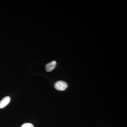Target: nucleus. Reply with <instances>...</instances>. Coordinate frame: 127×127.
<instances>
[{
  "label": "nucleus",
  "instance_id": "obj_3",
  "mask_svg": "<svg viewBox=\"0 0 127 127\" xmlns=\"http://www.w3.org/2000/svg\"><path fill=\"white\" fill-rule=\"evenodd\" d=\"M57 62L56 61H53L46 65V71L47 72H50L53 70L56 67Z\"/></svg>",
  "mask_w": 127,
  "mask_h": 127
},
{
  "label": "nucleus",
  "instance_id": "obj_1",
  "mask_svg": "<svg viewBox=\"0 0 127 127\" xmlns=\"http://www.w3.org/2000/svg\"><path fill=\"white\" fill-rule=\"evenodd\" d=\"M54 87L57 90L60 91H63L67 88L68 85L66 82L63 81H59L55 83Z\"/></svg>",
  "mask_w": 127,
  "mask_h": 127
},
{
  "label": "nucleus",
  "instance_id": "obj_4",
  "mask_svg": "<svg viewBox=\"0 0 127 127\" xmlns=\"http://www.w3.org/2000/svg\"><path fill=\"white\" fill-rule=\"evenodd\" d=\"M21 127H34V125L30 123H26L21 126Z\"/></svg>",
  "mask_w": 127,
  "mask_h": 127
},
{
  "label": "nucleus",
  "instance_id": "obj_2",
  "mask_svg": "<svg viewBox=\"0 0 127 127\" xmlns=\"http://www.w3.org/2000/svg\"><path fill=\"white\" fill-rule=\"evenodd\" d=\"M11 98L10 97L6 96L3 98L0 101V108H4L7 106L10 101Z\"/></svg>",
  "mask_w": 127,
  "mask_h": 127
}]
</instances>
